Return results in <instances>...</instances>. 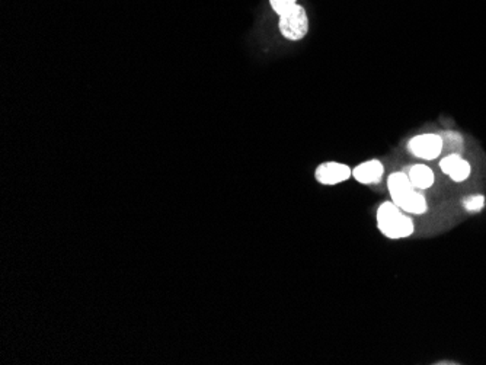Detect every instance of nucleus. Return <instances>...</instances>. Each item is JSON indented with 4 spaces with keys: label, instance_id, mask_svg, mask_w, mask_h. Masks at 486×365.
I'll list each match as a JSON object with an SVG mask.
<instances>
[{
    "label": "nucleus",
    "instance_id": "f257e3e1",
    "mask_svg": "<svg viewBox=\"0 0 486 365\" xmlns=\"http://www.w3.org/2000/svg\"><path fill=\"white\" fill-rule=\"evenodd\" d=\"M377 227L389 239L409 237L413 233V221L393 201H386L379 207Z\"/></svg>",
    "mask_w": 486,
    "mask_h": 365
},
{
    "label": "nucleus",
    "instance_id": "f03ea898",
    "mask_svg": "<svg viewBox=\"0 0 486 365\" xmlns=\"http://www.w3.org/2000/svg\"><path fill=\"white\" fill-rule=\"evenodd\" d=\"M279 28L284 38L290 41L303 39L309 31V19L306 9L300 5L283 12L279 19Z\"/></svg>",
    "mask_w": 486,
    "mask_h": 365
},
{
    "label": "nucleus",
    "instance_id": "7ed1b4c3",
    "mask_svg": "<svg viewBox=\"0 0 486 365\" xmlns=\"http://www.w3.org/2000/svg\"><path fill=\"white\" fill-rule=\"evenodd\" d=\"M408 150L416 157L434 161L443 151V139L439 134L416 135L408 143Z\"/></svg>",
    "mask_w": 486,
    "mask_h": 365
},
{
    "label": "nucleus",
    "instance_id": "20e7f679",
    "mask_svg": "<svg viewBox=\"0 0 486 365\" xmlns=\"http://www.w3.org/2000/svg\"><path fill=\"white\" fill-rule=\"evenodd\" d=\"M315 176L316 180L322 185H336L346 179H350L353 176V171L344 163L328 162L319 165V168L315 172Z\"/></svg>",
    "mask_w": 486,
    "mask_h": 365
},
{
    "label": "nucleus",
    "instance_id": "39448f33",
    "mask_svg": "<svg viewBox=\"0 0 486 365\" xmlns=\"http://www.w3.org/2000/svg\"><path fill=\"white\" fill-rule=\"evenodd\" d=\"M387 188L390 192V197L396 205L402 202L405 198H408L412 192H415V187L408 176L406 172H395L391 173L387 179Z\"/></svg>",
    "mask_w": 486,
    "mask_h": 365
},
{
    "label": "nucleus",
    "instance_id": "423d86ee",
    "mask_svg": "<svg viewBox=\"0 0 486 365\" xmlns=\"http://www.w3.org/2000/svg\"><path fill=\"white\" fill-rule=\"evenodd\" d=\"M442 171L451 178L454 182L466 180L470 175V165L460 154H449L439 162Z\"/></svg>",
    "mask_w": 486,
    "mask_h": 365
},
{
    "label": "nucleus",
    "instance_id": "0eeeda50",
    "mask_svg": "<svg viewBox=\"0 0 486 365\" xmlns=\"http://www.w3.org/2000/svg\"><path fill=\"white\" fill-rule=\"evenodd\" d=\"M383 173H384V166L380 161H376V159L358 165L353 171V176L356 178V180L364 185L379 184L383 178Z\"/></svg>",
    "mask_w": 486,
    "mask_h": 365
},
{
    "label": "nucleus",
    "instance_id": "6e6552de",
    "mask_svg": "<svg viewBox=\"0 0 486 365\" xmlns=\"http://www.w3.org/2000/svg\"><path fill=\"white\" fill-rule=\"evenodd\" d=\"M408 176L415 188L428 190L434 184V172L427 165H413L408 169Z\"/></svg>",
    "mask_w": 486,
    "mask_h": 365
},
{
    "label": "nucleus",
    "instance_id": "1a4fd4ad",
    "mask_svg": "<svg viewBox=\"0 0 486 365\" xmlns=\"http://www.w3.org/2000/svg\"><path fill=\"white\" fill-rule=\"evenodd\" d=\"M398 207L402 211L406 213H412V214H424L428 209L425 197L420 192H412L408 198H405L402 202L398 204Z\"/></svg>",
    "mask_w": 486,
    "mask_h": 365
},
{
    "label": "nucleus",
    "instance_id": "9d476101",
    "mask_svg": "<svg viewBox=\"0 0 486 365\" xmlns=\"http://www.w3.org/2000/svg\"><path fill=\"white\" fill-rule=\"evenodd\" d=\"M443 139V149H447L450 154H460L463 150V137L456 131H444L439 134Z\"/></svg>",
    "mask_w": 486,
    "mask_h": 365
},
{
    "label": "nucleus",
    "instance_id": "9b49d317",
    "mask_svg": "<svg viewBox=\"0 0 486 365\" xmlns=\"http://www.w3.org/2000/svg\"><path fill=\"white\" fill-rule=\"evenodd\" d=\"M463 207L469 213H479L485 207V197L483 195H470L461 201Z\"/></svg>",
    "mask_w": 486,
    "mask_h": 365
},
{
    "label": "nucleus",
    "instance_id": "f8f14e48",
    "mask_svg": "<svg viewBox=\"0 0 486 365\" xmlns=\"http://www.w3.org/2000/svg\"><path fill=\"white\" fill-rule=\"evenodd\" d=\"M269 5L275 13L281 15L283 12L288 11L290 8L297 5V0H269Z\"/></svg>",
    "mask_w": 486,
    "mask_h": 365
}]
</instances>
